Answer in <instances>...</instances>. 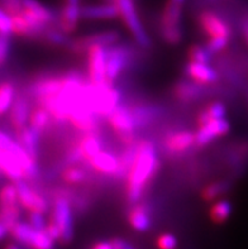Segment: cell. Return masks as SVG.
Wrapping results in <instances>:
<instances>
[{
  "label": "cell",
  "mask_w": 248,
  "mask_h": 249,
  "mask_svg": "<svg viewBox=\"0 0 248 249\" xmlns=\"http://www.w3.org/2000/svg\"><path fill=\"white\" fill-rule=\"evenodd\" d=\"M43 37L48 43L54 44V46H67L70 42L67 35H65L58 28H50V27H47V29L43 33Z\"/></svg>",
  "instance_id": "cell-40"
},
{
  "label": "cell",
  "mask_w": 248,
  "mask_h": 249,
  "mask_svg": "<svg viewBox=\"0 0 248 249\" xmlns=\"http://www.w3.org/2000/svg\"><path fill=\"white\" fill-rule=\"evenodd\" d=\"M229 132L230 123L226 118L209 122L205 125L200 126L198 132L195 133V147L203 148L205 145L210 144L217 138L227 136Z\"/></svg>",
  "instance_id": "cell-13"
},
{
  "label": "cell",
  "mask_w": 248,
  "mask_h": 249,
  "mask_svg": "<svg viewBox=\"0 0 248 249\" xmlns=\"http://www.w3.org/2000/svg\"><path fill=\"white\" fill-rule=\"evenodd\" d=\"M14 136L18 144L24 149L35 161H37L38 157V148H39V136L36 130H33L31 126L25 125L24 128L18 130H14Z\"/></svg>",
  "instance_id": "cell-21"
},
{
  "label": "cell",
  "mask_w": 248,
  "mask_h": 249,
  "mask_svg": "<svg viewBox=\"0 0 248 249\" xmlns=\"http://www.w3.org/2000/svg\"><path fill=\"white\" fill-rule=\"evenodd\" d=\"M51 115L46 109L41 107H37L35 110H31L28 119V126H31L32 129L42 136L43 132L47 129V126L50 125Z\"/></svg>",
  "instance_id": "cell-28"
},
{
  "label": "cell",
  "mask_w": 248,
  "mask_h": 249,
  "mask_svg": "<svg viewBox=\"0 0 248 249\" xmlns=\"http://www.w3.org/2000/svg\"><path fill=\"white\" fill-rule=\"evenodd\" d=\"M29 114H31V103L25 95H16L12 107L9 110V119L13 129L18 130L28 125Z\"/></svg>",
  "instance_id": "cell-16"
},
{
  "label": "cell",
  "mask_w": 248,
  "mask_h": 249,
  "mask_svg": "<svg viewBox=\"0 0 248 249\" xmlns=\"http://www.w3.org/2000/svg\"><path fill=\"white\" fill-rule=\"evenodd\" d=\"M4 249H22L20 247H19V244L17 243H9V244H6L5 248Z\"/></svg>",
  "instance_id": "cell-53"
},
{
  "label": "cell",
  "mask_w": 248,
  "mask_h": 249,
  "mask_svg": "<svg viewBox=\"0 0 248 249\" xmlns=\"http://www.w3.org/2000/svg\"><path fill=\"white\" fill-rule=\"evenodd\" d=\"M115 5L119 9V18H122L123 23L132 33L135 43L141 48L151 47V39L142 25L134 1L133 0H115Z\"/></svg>",
  "instance_id": "cell-4"
},
{
  "label": "cell",
  "mask_w": 248,
  "mask_h": 249,
  "mask_svg": "<svg viewBox=\"0 0 248 249\" xmlns=\"http://www.w3.org/2000/svg\"><path fill=\"white\" fill-rule=\"evenodd\" d=\"M172 92L176 100L181 101V103H192V101L201 99L207 94V88L194 81L182 80V81L176 82Z\"/></svg>",
  "instance_id": "cell-18"
},
{
  "label": "cell",
  "mask_w": 248,
  "mask_h": 249,
  "mask_svg": "<svg viewBox=\"0 0 248 249\" xmlns=\"http://www.w3.org/2000/svg\"><path fill=\"white\" fill-rule=\"evenodd\" d=\"M135 153H137V144L128 145L122 152V155L119 157V168H118V172L115 175L116 178H126L129 170L132 167L133 162H134Z\"/></svg>",
  "instance_id": "cell-33"
},
{
  "label": "cell",
  "mask_w": 248,
  "mask_h": 249,
  "mask_svg": "<svg viewBox=\"0 0 248 249\" xmlns=\"http://www.w3.org/2000/svg\"><path fill=\"white\" fill-rule=\"evenodd\" d=\"M227 114L226 105L222 103V101H213L209 105H207L204 110H201L196 117V123H198L199 128L205 124H208L209 122H213V120L218 119H224Z\"/></svg>",
  "instance_id": "cell-27"
},
{
  "label": "cell",
  "mask_w": 248,
  "mask_h": 249,
  "mask_svg": "<svg viewBox=\"0 0 248 249\" xmlns=\"http://www.w3.org/2000/svg\"><path fill=\"white\" fill-rule=\"evenodd\" d=\"M35 229L24 221H17L16 224L10 228L9 234L12 238L17 242V244H22L24 247H28L29 242H31L33 234H35Z\"/></svg>",
  "instance_id": "cell-31"
},
{
  "label": "cell",
  "mask_w": 248,
  "mask_h": 249,
  "mask_svg": "<svg viewBox=\"0 0 248 249\" xmlns=\"http://www.w3.org/2000/svg\"><path fill=\"white\" fill-rule=\"evenodd\" d=\"M43 231L46 234H47L48 237H50L51 239L54 240V242H61V231H60V229H58V227H57L56 224H54L52 221H50V223H47V224H46V227H44Z\"/></svg>",
  "instance_id": "cell-47"
},
{
  "label": "cell",
  "mask_w": 248,
  "mask_h": 249,
  "mask_svg": "<svg viewBox=\"0 0 248 249\" xmlns=\"http://www.w3.org/2000/svg\"><path fill=\"white\" fill-rule=\"evenodd\" d=\"M185 75L191 81L200 84V85H210L218 81V72L217 70L213 69L210 65L207 63H196L189 62L185 66Z\"/></svg>",
  "instance_id": "cell-17"
},
{
  "label": "cell",
  "mask_w": 248,
  "mask_h": 249,
  "mask_svg": "<svg viewBox=\"0 0 248 249\" xmlns=\"http://www.w3.org/2000/svg\"><path fill=\"white\" fill-rule=\"evenodd\" d=\"M186 0H166L160 19L161 37L167 44L175 46L182 39V10Z\"/></svg>",
  "instance_id": "cell-2"
},
{
  "label": "cell",
  "mask_w": 248,
  "mask_h": 249,
  "mask_svg": "<svg viewBox=\"0 0 248 249\" xmlns=\"http://www.w3.org/2000/svg\"><path fill=\"white\" fill-rule=\"evenodd\" d=\"M164 148L170 155H182L195 145V133L190 130L167 133L164 138Z\"/></svg>",
  "instance_id": "cell-15"
},
{
  "label": "cell",
  "mask_w": 248,
  "mask_h": 249,
  "mask_svg": "<svg viewBox=\"0 0 248 249\" xmlns=\"http://www.w3.org/2000/svg\"><path fill=\"white\" fill-rule=\"evenodd\" d=\"M63 75L62 76H41L29 85L28 95L36 99L37 103L46 99L54 98L62 90Z\"/></svg>",
  "instance_id": "cell-10"
},
{
  "label": "cell",
  "mask_w": 248,
  "mask_h": 249,
  "mask_svg": "<svg viewBox=\"0 0 248 249\" xmlns=\"http://www.w3.org/2000/svg\"><path fill=\"white\" fill-rule=\"evenodd\" d=\"M51 221L58 227L61 231V243H70L74 238L73 210L69 200L55 197L51 213Z\"/></svg>",
  "instance_id": "cell-7"
},
{
  "label": "cell",
  "mask_w": 248,
  "mask_h": 249,
  "mask_svg": "<svg viewBox=\"0 0 248 249\" xmlns=\"http://www.w3.org/2000/svg\"><path fill=\"white\" fill-rule=\"evenodd\" d=\"M14 142V138L10 137L9 134L4 130H0V149L1 151H5L12 145V143Z\"/></svg>",
  "instance_id": "cell-48"
},
{
  "label": "cell",
  "mask_w": 248,
  "mask_h": 249,
  "mask_svg": "<svg viewBox=\"0 0 248 249\" xmlns=\"http://www.w3.org/2000/svg\"><path fill=\"white\" fill-rule=\"evenodd\" d=\"M158 249H176L177 248V238L170 233L161 234L157 238Z\"/></svg>",
  "instance_id": "cell-43"
},
{
  "label": "cell",
  "mask_w": 248,
  "mask_h": 249,
  "mask_svg": "<svg viewBox=\"0 0 248 249\" xmlns=\"http://www.w3.org/2000/svg\"><path fill=\"white\" fill-rule=\"evenodd\" d=\"M14 99H16V88L12 82H0V115L9 113Z\"/></svg>",
  "instance_id": "cell-32"
},
{
  "label": "cell",
  "mask_w": 248,
  "mask_h": 249,
  "mask_svg": "<svg viewBox=\"0 0 248 249\" xmlns=\"http://www.w3.org/2000/svg\"><path fill=\"white\" fill-rule=\"evenodd\" d=\"M81 0H63L60 14L56 18L57 28L65 35L75 32L81 19Z\"/></svg>",
  "instance_id": "cell-12"
},
{
  "label": "cell",
  "mask_w": 248,
  "mask_h": 249,
  "mask_svg": "<svg viewBox=\"0 0 248 249\" xmlns=\"http://www.w3.org/2000/svg\"><path fill=\"white\" fill-rule=\"evenodd\" d=\"M0 35L12 36V18L0 8Z\"/></svg>",
  "instance_id": "cell-44"
},
{
  "label": "cell",
  "mask_w": 248,
  "mask_h": 249,
  "mask_svg": "<svg viewBox=\"0 0 248 249\" xmlns=\"http://www.w3.org/2000/svg\"><path fill=\"white\" fill-rule=\"evenodd\" d=\"M161 168L156 145L152 141L142 139L137 143L134 162L127 175L126 197L128 204L134 205L141 201L145 189L153 180Z\"/></svg>",
  "instance_id": "cell-1"
},
{
  "label": "cell",
  "mask_w": 248,
  "mask_h": 249,
  "mask_svg": "<svg viewBox=\"0 0 248 249\" xmlns=\"http://www.w3.org/2000/svg\"><path fill=\"white\" fill-rule=\"evenodd\" d=\"M211 54L208 52L207 48L200 44H194L190 46L188 51V58L190 62H196V63H207L209 65L211 61Z\"/></svg>",
  "instance_id": "cell-38"
},
{
  "label": "cell",
  "mask_w": 248,
  "mask_h": 249,
  "mask_svg": "<svg viewBox=\"0 0 248 249\" xmlns=\"http://www.w3.org/2000/svg\"><path fill=\"white\" fill-rule=\"evenodd\" d=\"M232 187V182L227 180L217 181V182H211L203 189L201 191V199L207 202H211L217 200L222 195L227 194Z\"/></svg>",
  "instance_id": "cell-29"
},
{
  "label": "cell",
  "mask_w": 248,
  "mask_h": 249,
  "mask_svg": "<svg viewBox=\"0 0 248 249\" xmlns=\"http://www.w3.org/2000/svg\"><path fill=\"white\" fill-rule=\"evenodd\" d=\"M232 202L226 199H222L211 206L210 212H209V216H210V220L213 221L214 224H224L230 215H232Z\"/></svg>",
  "instance_id": "cell-30"
},
{
  "label": "cell",
  "mask_w": 248,
  "mask_h": 249,
  "mask_svg": "<svg viewBox=\"0 0 248 249\" xmlns=\"http://www.w3.org/2000/svg\"><path fill=\"white\" fill-rule=\"evenodd\" d=\"M76 144L79 145L82 157H84V162L86 164L91 158L104 151V142L99 136V133H84V136L79 139V142Z\"/></svg>",
  "instance_id": "cell-24"
},
{
  "label": "cell",
  "mask_w": 248,
  "mask_h": 249,
  "mask_svg": "<svg viewBox=\"0 0 248 249\" xmlns=\"http://www.w3.org/2000/svg\"><path fill=\"white\" fill-rule=\"evenodd\" d=\"M120 33L118 31L110 29V31L96 32L93 35L84 36V37L76 38V39H70L69 44L66 47L69 48L73 53L75 54H84L88 52L89 48L94 46H100V47H110L119 42Z\"/></svg>",
  "instance_id": "cell-6"
},
{
  "label": "cell",
  "mask_w": 248,
  "mask_h": 249,
  "mask_svg": "<svg viewBox=\"0 0 248 249\" xmlns=\"http://www.w3.org/2000/svg\"><path fill=\"white\" fill-rule=\"evenodd\" d=\"M14 185H16L20 208L27 209L29 213H39L43 215L50 210V204L47 199L39 191L33 189V186L29 185L27 181H17Z\"/></svg>",
  "instance_id": "cell-8"
},
{
  "label": "cell",
  "mask_w": 248,
  "mask_h": 249,
  "mask_svg": "<svg viewBox=\"0 0 248 249\" xmlns=\"http://www.w3.org/2000/svg\"><path fill=\"white\" fill-rule=\"evenodd\" d=\"M110 244H112V248L113 249H127L129 247L126 240L120 239V238H115V239L110 240Z\"/></svg>",
  "instance_id": "cell-50"
},
{
  "label": "cell",
  "mask_w": 248,
  "mask_h": 249,
  "mask_svg": "<svg viewBox=\"0 0 248 249\" xmlns=\"http://www.w3.org/2000/svg\"><path fill=\"white\" fill-rule=\"evenodd\" d=\"M10 52V37L0 35V66L4 65L9 57Z\"/></svg>",
  "instance_id": "cell-45"
},
{
  "label": "cell",
  "mask_w": 248,
  "mask_h": 249,
  "mask_svg": "<svg viewBox=\"0 0 248 249\" xmlns=\"http://www.w3.org/2000/svg\"><path fill=\"white\" fill-rule=\"evenodd\" d=\"M61 178L67 185H80L88 178V172L79 166H69L61 171Z\"/></svg>",
  "instance_id": "cell-34"
},
{
  "label": "cell",
  "mask_w": 248,
  "mask_h": 249,
  "mask_svg": "<svg viewBox=\"0 0 248 249\" xmlns=\"http://www.w3.org/2000/svg\"><path fill=\"white\" fill-rule=\"evenodd\" d=\"M12 35H16L18 37H25V38H35L32 29L24 17L22 16V13L12 16Z\"/></svg>",
  "instance_id": "cell-36"
},
{
  "label": "cell",
  "mask_w": 248,
  "mask_h": 249,
  "mask_svg": "<svg viewBox=\"0 0 248 249\" xmlns=\"http://www.w3.org/2000/svg\"><path fill=\"white\" fill-rule=\"evenodd\" d=\"M8 234H9V229H8L5 225L0 223V240H3Z\"/></svg>",
  "instance_id": "cell-52"
},
{
  "label": "cell",
  "mask_w": 248,
  "mask_h": 249,
  "mask_svg": "<svg viewBox=\"0 0 248 249\" xmlns=\"http://www.w3.org/2000/svg\"><path fill=\"white\" fill-rule=\"evenodd\" d=\"M27 248H29V249H54L55 242L51 239V238L48 237L47 234L44 233L43 231H36Z\"/></svg>",
  "instance_id": "cell-39"
},
{
  "label": "cell",
  "mask_w": 248,
  "mask_h": 249,
  "mask_svg": "<svg viewBox=\"0 0 248 249\" xmlns=\"http://www.w3.org/2000/svg\"><path fill=\"white\" fill-rule=\"evenodd\" d=\"M0 8L10 17L19 14L23 9V0H0Z\"/></svg>",
  "instance_id": "cell-41"
},
{
  "label": "cell",
  "mask_w": 248,
  "mask_h": 249,
  "mask_svg": "<svg viewBox=\"0 0 248 249\" xmlns=\"http://www.w3.org/2000/svg\"><path fill=\"white\" fill-rule=\"evenodd\" d=\"M88 75L89 82L94 85L108 84L105 77V65H107V54L105 47L94 46L88 50Z\"/></svg>",
  "instance_id": "cell-11"
},
{
  "label": "cell",
  "mask_w": 248,
  "mask_h": 249,
  "mask_svg": "<svg viewBox=\"0 0 248 249\" xmlns=\"http://www.w3.org/2000/svg\"><path fill=\"white\" fill-rule=\"evenodd\" d=\"M91 249H113L110 242H97L94 246L91 247Z\"/></svg>",
  "instance_id": "cell-51"
},
{
  "label": "cell",
  "mask_w": 248,
  "mask_h": 249,
  "mask_svg": "<svg viewBox=\"0 0 248 249\" xmlns=\"http://www.w3.org/2000/svg\"><path fill=\"white\" fill-rule=\"evenodd\" d=\"M28 224L31 225L35 231H42L46 227V220H44L43 214H39V213H29V218H28Z\"/></svg>",
  "instance_id": "cell-46"
},
{
  "label": "cell",
  "mask_w": 248,
  "mask_h": 249,
  "mask_svg": "<svg viewBox=\"0 0 248 249\" xmlns=\"http://www.w3.org/2000/svg\"><path fill=\"white\" fill-rule=\"evenodd\" d=\"M19 205L18 195L14 183H6L0 189V208H10Z\"/></svg>",
  "instance_id": "cell-35"
},
{
  "label": "cell",
  "mask_w": 248,
  "mask_h": 249,
  "mask_svg": "<svg viewBox=\"0 0 248 249\" xmlns=\"http://www.w3.org/2000/svg\"><path fill=\"white\" fill-rule=\"evenodd\" d=\"M81 18L86 20H101V19L119 18V9L115 4H91L81 6Z\"/></svg>",
  "instance_id": "cell-20"
},
{
  "label": "cell",
  "mask_w": 248,
  "mask_h": 249,
  "mask_svg": "<svg viewBox=\"0 0 248 249\" xmlns=\"http://www.w3.org/2000/svg\"><path fill=\"white\" fill-rule=\"evenodd\" d=\"M198 23L209 39L224 38L230 41L233 37V29L219 14L213 10H203L198 16Z\"/></svg>",
  "instance_id": "cell-9"
},
{
  "label": "cell",
  "mask_w": 248,
  "mask_h": 249,
  "mask_svg": "<svg viewBox=\"0 0 248 249\" xmlns=\"http://www.w3.org/2000/svg\"><path fill=\"white\" fill-rule=\"evenodd\" d=\"M69 122L74 128L82 133H99L100 128V118L82 104L76 105L70 111Z\"/></svg>",
  "instance_id": "cell-14"
},
{
  "label": "cell",
  "mask_w": 248,
  "mask_h": 249,
  "mask_svg": "<svg viewBox=\"0 0 248 249\" xmlns=\"http://www.w3.org/2000/svg\"><path fill=\"white\" fill-rule=\"evenodd\" d=\"M241 32H242L243 39H245L246 44L248 46V12L243 14L242 19H241Z\"/></svg>",
  "instance_id": "cell-49"
},
{
  "label": "cell",
  "mask_w": 248,
  "mask_h": 249,
  "mask_svg": "<svg viewBox=\"0 0 248 249\" xmlns=\"http://www.w3.org/2000/svg\"><path fill=\"white\" fill-rule=\"evenodd\" d=\"M88 166L99 174L115 176L118 168H119V157H116L112 152L101 151L95 157L91 158L88 162Z\"/></svg>",
  "instance_id": "cell-19"
},
{
  "label": "cell",
  "mask_w": 248,
  "mask_h": 249,
  "mask_svg": "<svg viewBox=\"0 0 248 249\" xmlns=\"http://www.w3.org/2000/svg\"><path fill=\"white\" fill-rule=\"evenodd\" d=\"M23 10L28 12L29 14H32L36 19H38L39 22L46 25H50L51 23L56 20L55 13L50 8L39 3L38 0H23Z\"/></svg>",
  "instance_id": "cell-26"
},
{
  "label": "cell",
  "mask_w": 248,
  "mask_h": 249,
  "mask_svg": "<svg viewBox=\"0 0 248 249\" xmlns=\"http://www.w3.org/2000/svg\"><path fill=\"white\" fill-rule=\"evenodd\" d=\"M227 163L234 172L242 174L248 164V141L234 144L227 155Z\"/></svg>",
  "instance_id": "cell-25"
},
{
  "label": "cell",
  "mask_w": 248,
  "mask_h": 249,
  "mask_svg": "<svg viewBox=\"0 0 248 249\" xmlns=\"http://www.w3.org/2000/svg\"><path fill=\"white\" fill-rule=\"evenodd\" d=\"M0 176H1V172H0Z\"/></svg>",
  "instance_id": "cell-55"
},
{
  "label": "cell",
  "mask_w": 248,
  "mask_h": 249,
  "mask_svg": "<svg viewBox=\"0 0 248 249\" xmlns=\"http://www.w3.org/2000/svg\"><path fill=\"white\" fill-rule=\"evenodd\" d=\"M127 249H133V248H131V247H128V248H127Z\"/></svg>",
  "instance_id": "cell-54"
},
{
  "label": "cell",
  "mask_w": 248,
  "mask_h": 249,
  "mask_svg": "<svg viewBox=\"0 0 248 249\" xmlns=\"http://www.w3.org/2000/svg\"><path fill=\"white\" fill-rule=\"evenodd\" d=\"M20 205L10 206V208H0V223L5 225L10 231V228L19 221L20 218Z\"/></svg>",
  "instance_id": "cell-37"
},
{
  "label": "cell",
  "mask_w": 248,
  "mask_h": 249,
  "mask_svg": "<svg viewBox=\"0 0 248 249\" xmlns=\"http://www.w3.org/2000/svg\"><path fill=\"white\" fill-rule=\"evenodd\" d=\"M151 209L147 204H134L128 212L127 219L129 225L137 231H147L151 228Z\"/></svg>",
  "instance_id": "cell-23"
},
{
  "label": "cell",
  "mask_w": 248,
  "mask_h": 249,
  "mask_svg": "<svg viewBox=\"0 0 248 249\" xmlns=\"http://www.w3.org/2000/svg\"><path fill=\"white\" fill-rule=\"evenodd\" d=\"M107 65H105V77L109 85H113L120 73L131 65L133 58V51L123 44H114L105 48Z\"/></svg>",
  "instance_id": "cell-5"
},
{
  "label": "cell",
  "mask_w": 248,
  "mask_h": 249,
  "mask_svg": "<svg viewBox=\"0 0 248 249\" xmlns=\"http://www.w3.org/2000/svg\"><path fill=\"white\" fill-rule=\"evenodd\" d=\"M229 41L228 39H224V38H215V39H208L207 44L204 47L207 48L208 52L213 56V54L218 53L220 51H223L224 48L228 46Z\"/></svg>",
  "instance_id": "cell-42"
},
{
  "label": "cell",
  "mask_w": 248,
  "mask_h": 249,
  "mask_svg": "<svg viewBox=\"0 0 248 249\" xmlns=\"http://www.w3.org/2000/svg\"><path fill=\"white\" fill-rule=\"evenodd\" d=\"M108 124L115 132L120 142L128 145L137 144V136H135V125L132 113L128 105L119 104L107 118Z\"/></svg>",
  "instance_id": "cell-3"
},
{
  "label": "cell",
  "mask_w": 248,
  "mask_h": 249,
  "mask_svg": "<svg viewBox=\"0 0 248 249\" xmlns=\"http://www.w3.org/2000/svg\"><path fill=\"white\" fill-rule=\"evenodd\" d=\"M129 109H131L133 120H134L135 130H139L142 128L148 126L153 120L157 119L161 115V113H162L161 107L147 104L134 105V107H129Z\"/></svg>",
  "instance_id": "cell-22"
}]
</instances>
